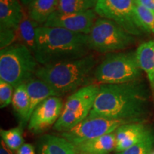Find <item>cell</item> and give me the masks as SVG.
I'll use <instances>...</instances> for the list:
<instances>
[{
	"instance_id": "1",
	"label": "cell",
	"mask_w": 154,
	"mask_h": 154,
	"mask_svg": "<svg viewBox=\"0 0 154 154\" xmlns=\"http://www.w3.org/2000/svg\"><path fill=\"white\" fill-rule=\"evenodd\" d=\"M149 91L142 81L101 84L88 117L143 122L149 112Z\"/></svg>"
},
{
	"instance_id": "2",
	"label": "cell",
	"mask_w": 154,
	"mask_h": 154,
	"mask_svg": "<svg viewBox=\"0 0 154 154\" xmlns=\"http://www.w3.org/2000/svg\"><path fill=\"white\" fill-rule=\"evenodd\" d=\"M88 35L64 29L38 26L34 54L41 66L79 59L89 54Z\"/></svg>"
},
{
	"instance_id": "3",
	"label": "cell",
	"mask_w": 154,
	"mask_h": 154,
	"mask_svg": "<svg viewBox=\"0 0 154 154\" xmlns=\"http://www.w3.org/2000/svg\"><path fill=\"white\" fill-rule=\"evenodd\" d=\"M96 64L95 56L89 54L79 59L41 66L35 76L49 84L61 96L91 84Z\"/></svg>"
},
{
	"instance_id": "4",
	"label": "cell",
	"mask_w": 154,
	"mask_h": 154,
	"mask_svg": "<svg viewBox=\"0 0 154 154\" xmlns=\"http://www.w3.org/2000/svg\"><path fill=\"white\" fill-rule=\"evenodd\" d=\"M38 65L28 47L15 43L0 51V79L10 84L15 89L35 76Z\"/></svg>"
},
{
	"instance_id": "5",
	"label": "cell",
	"mask_w": 154,
	"mask_h": 154,
	"mask_svg": "<svg viewBox=\"0 0 154 154\" xmlns=\"http://www.w3.org/2000/svg\"><path fill=\"white\" fill-rule=\"evenodd\" d=\"M141 68L136 51L108 54L96 67L94 79L101 84H116L139 80Z\"/></svg>"
},
{
	"instance_id": "6",
	"label": "cell",
	"mask_w": 154,
	"mask_h": 154,
	"mask_svg": "<svg viewBox=\"0 0 154 154\" xmlns=\"http://www.w3.org/2000/svg\"><path fill=\"white\" fill-rule=\"evenodd\" d=\"M135 36L110 19L99 17L88 34L90 49L99 53L110 54L129 47Z\"/></svg>"
},
{
	"instance_id": "7",
	"label": "cell",
	"mask_w": 154,
	"mask_h": 154,
	"mask_svg": "<svg viewBox=\"0 0 154 154\" xmlns=\"http://www.w3.org/2000/svg\"><path fill=\"white\" fill-rule=\"evenodd\" d=\"M100 86L91 84L83 86L67 98L62 113L54 129L59 132H65L74 128L86 119L94 106Z\"/></svg>"
},
{
	"instance_id": "8",
	"label": "cell",
	"mask_w": 154,
	"mask_h": 154,
	"mask_svg": "<svg viewBox=\"0 0 154 154\" xmlns=\"http://www.w3.org/2000/svg\"><path fill=\"white\" fill-rule=\"evenodd\" d=\"M94 10L100 17L113 21L132 36L148 33L138 19L135 0H98Z\"/></svg>"
},
{
	"instance_id": "9",
	"label": "cell",
	"mask_w": 154,
	"mask_h": 154,
	"mask_svg": "<svg viewBox=\"0 0 154 154\" xmlns=\"http://www.w3.org/2000/svg\"><path fill=\"white\" fill-rule=\"evenodd\" d=\"M128 123L129 122L103 117H87L74 128L61 133V136L76 146L86 140L115 132L119 126Z\"/></svg>"
},
{
	"instance_id": "10",
	"label": "cell",
	"mask_w": 154,
	"mask_h": 154,
	"mask_svg": "<svg viewBox=\"0 0 154 154\" xmlns=\"http://www.w3.org/2000/svg\"><path fill=\"white\" fill-rule=\"evenodd\" d=\"M63 106L60 96H51L45 99L32 113L28 123V129L36 134L45 131L57 123Z\"/></svg>"
},
{
	"instance_id": "11",
	"label": "cell",
	"mask_w": 154,
	"mask_h": 154,
	"mask_svg": "<svg viewBox=\"0 0 154 154\" xmlns=\"http://www.w3.org/2000/svg\"><path fill=\"white\" fill-rule=\"evenodd\" d=\"M96 19L97 14L94 9L68 14L56 11L43 26L64 29L76 33L88 35Z\"/></svg>"
},
{
	"instance_id": "12",
	"label": "cell",
	"mask_w": 154,
	"mask_h": 154,
	"mask_svg": "<svg viewBox=\"0 0 154 154\" xmlns=\"http://www.w3.org/2000/svg\"><path fill=\"white\" fill-rule=\"evenodd\" d=\"M151 128L143 122H131L121 125L115 131L116 153H120L143 140Z\"/></svg>"
},
{
	"instance_id": "13",
	"label": "cell",
	"mask_w": 154,
	"mask_h": 154,
	"mask_svg": "<svg viewBox=\"0 0 154 154\" xmlns=\"http://www.w3.org/2000/svg\"><path fill=\"white\" fill-rule=\"evenodd\" d=\"M37 154H79L76 146L62 136L44 135L38 140Z\"/></svg>"
},
{
	"instance_id": "14",
	"label": "cell",
	"mask_w": 154,
	"mask_h": 154,
	"mask_svg": "<svg viewBox=\"0 0 154 154\" xmlns=\"http://www.w3.org/2000/svg\"><path fill=\"white\" fill-rule=\"evenodd\" d=\"M25 13L19 0H0V27L17 30Z\"/></svg>"
},
{
	"instance_id": "15",
	"label": "cell",
	"mask_w": 154,
	"mask_h": 154,
	"mask_svg": "<svg viewBox=\"0 0 154 154\" xmlns=\"http://www.w3.org/2000/svg\"><path fill=\"white\" fill-rule=\"evenodd\" d=\"M26 86L29 98V119L34 109L42 101L51 96H59L49 84L36 76L28 81Z\"/></svg>"
},
{
	"instance_id": "16",
	"label": "cell",
	"mask_w": 154,
	"mask_h": 154,
	"mask_svg": "<svg viewBox=\"0 0 154 154\" xmlns=\"http://www.w3.org/2000/svg\"><path fill=\"white\" fill-rule=\"evenodd\" d=\"M76 146L79 153L109 154L116 149L115 132L86 140Z\"/></svg>"
},
{
	"instance_id": "17",
	"label": "cell",
	"mask_w": 154,
	"mask_h": 154,
	"mask_svg": "<svg viewBox=\"0 0 154 154\" xmlns=\"http://www.w3.org/2000/svg\"><path fill=\"white\" fill-rule=\"evenodd\" d=\"M136 58L142 71L147 75L152 90L154 89V40L141 44L136 51Z\"/></svg>"
},
{
	"instance_id": "18",
	"label": "cell",
	"mask_w": 154,
	"mask_h": 154,
	"mask_svg": "<svg viewBox=\"0 0 154 154\" xmlns=\"http://www.w3.org/2000/svg\"><path fill=\"white\" fill-rule=\"evenodd\" d=\"M59 0H34L28 6V16L43 26L50 17L57 11Z\"/></svg>"
},
{
	"instance_id": "19",
	"label": "cell",
	"mask_w": 154,
	"mask_h": 154,
	"mask_svg": "<svg viewBox=\"0 0 154 154\" xmlns=\"http://www.w3.org/2000/svg\"><path fill=\"white\" fill-rule=\"evenodd\" d=\"M11 104L17 116L20 119L21 126L28 124L29 121V98L26 84L15 88Z\"/></svg>"
},
{
	"instance_id": "20",
	"label": "cell",
	"mask_w": 154,
	"mask_h": 154,
	"mask_svg": "<svg viewBox=\"0 0 154 154\" xmlns=\"http://www.w3.org/2000/svg\"><path fill=\"white\" fill-rule=\"evenodd\" d=\"M38 26L37 23L29 18L28 14H25L17 29L18 43L24 44L33 53L36 46V29Z\"/></svg>"
},
{
	"instance_id": "21",
	"label": "cell",
	"mask_w": 154,
	"mask_h": 154,
	"mask_svg": "<svg viewBox=\"0 0 154 154\" xmlns=\"http://www.w3.org/2000/svg\"><path fill=\"white\" fill-rule=\"evenodd\" d=\"M98 0H59L57 11L60 13H76L94 9Z\"/></svg>"
},
{
	"instance_id": "22",
	"label": "cell",
	"mask_w": 154,
	"mask_h": 154,
	"mask_svg": "<svg viewBox=\"0 0 154 154\" xmlns=\"http://www.w3.org/2000/svg\"><path fill=\"white\" fill-rule=\"evenodd\" d=\"M22 133L23 129L21 126L10 129L0 130L2 140L7 147L13 152H16L21 146L24 144Z\"/></svg>"
},
{
	"instance_id": "23",
	"label": "cell",
	"mask_w": 154,
	"mask_h": 154,
	"mask_svg": "<svg viewBox=\"0 0 154 154\" xmlns=\"http://www.w3.org/2000/svg\"><path fill=\"white\" fill-rule=\"evenodd\" d=\"M154 146V134L152 130L148 133L143 140L132 147L116 154H151Z\"/></svg>"
},
{
	"instance_id": "24",
	"label": "cell",
	"mask_w": 154,
	"mask_h": 154,
	"mask_svg": "<svg viewBox=\"0 0 154 154\" xmlns=\"http://www.w3.org/2000/svg\"><path fill=\"white\" fill-rule=\"evenodd\" d=\"M138 19L148 33L154 34V12L140 5H136Z\"/></svg>"
},
{
	"instance_id": "25",
	"label": "cell",
	"mask_w": 154,
	"mask_h": 154,
	"mask_svg": "<svg viewBox=\"0 0 154 154\" xmlns=\"http://www.w3.org/2000/svg\"><path fill=\"white\" fill-rule=\"evenodd\" d=\"M14 87L9 83L0 79V108L4 109L12 102Z\"/></svg>"
},
{
	"instance_id": "26",
	"label": "cell",
	"mask_w": 154,
	"mask_h": 154,
	"mask_svg": "<svg viewBox=\"0 0 154 154\" xmlns=\"http://www.w3.org/2000/svg\"><path fill=\"white\" fill-rule=\"evenodd\" d=\"M17 41V30L0 27V47L1 49L9 47Z\"/></svg>"
},
{
	"instance_id": "27",
	"label": "cell",
	"mask_w": 154,
	"mask_h": 154,
	"mask_svg": "<svg viewBox=\"0 0 154 154\" xmlns=\"http://www.w3.org/2000/svg\"><path fill=\"white\" fill-rule=\"evenodd\" d=\"M15 154H37L36 153L35 148L30 143H24L16 151Z\"/></svg>"
},
{
	"instance_id": "28",
	"label": "cell",
	"mask_w": 154,
	"mask_h": 154,
	"mask_svg": "<svg viewBox=\"0 0 154 154\" xmlns=\"http://www.w3.org/2000/svg\"><path fill=\"white\" fill-rule=\"evenodd\" d=\"M135 3L154 12V0H135Z\"/></svg>"
},
{
	"instance_id": "29",
	"label": "cell",
	"mask_w": 154,
	"mask_h": 154,
	"mask_svg": "<svg viewBox=\"0 0 154 154\" xmlns=\"http://www.w3.org/2000/svg\"><path fill=\"white\" fill-rule=\"evenodd\" d=\"M0 154H14V152L7 147L2 140H1V146H0Z\"/></svg>"
},
{
	"instance_id": "30",
	"label": "cell",
	"mask_w": 154,
	"mask_h": 154,
	"mask_svg": "<svg viewBox=\"0 0 154 154\" xmlns=\"http://www.w3.org/2000/svg\"><path fill=\"white\" fill-rule=\"evenodd\" d=\"M21 2H22L23 5H25V6H28L30 5L31 3L32 2H34V0H20Z\"/></svg>"
},
{
	"instance_id": "31",
	"label": "cell",
	"mask_w": 154,
	"mask_h": 154,
	"mask_svg": "<svg viewBox=\"0 0 154 154\" xmlns=\"http://www.w3.org/2000/svg\"><path fill=\"white\" fill-rule=\"evenodd\" d=\"M152 91H153V96H154V89H153V90H152Z\"/></svg>"
},
{
	"instance_id": "32",
	"label": "cell",
	"mask_w": 154,
	"mask_h": 154,
	"mask_svg": "<svg viewBox=\"0 0 154 154\" xmlns=\"http://www.w3.org/2000/svg\"><path fill=\"white\" fill-rule=\"evenodd\" d=\"M151 154H154V151H153V152H152V153Z\"/></svg>"
},
{
	"instance_id": "33",
	"label": "cell",
	"mask_w": 154,
	"mask_h": 154,
	"mask_svg": "<svg viewBox=\"0 0 154 154\" xmlns=\"http://www.w3.org/2000/svg\"><path fill=\"white\" fill-rule=\"evenodd\" d=\"M79 154H86V153H79Z\"/></svg>"
}]
</instances>
